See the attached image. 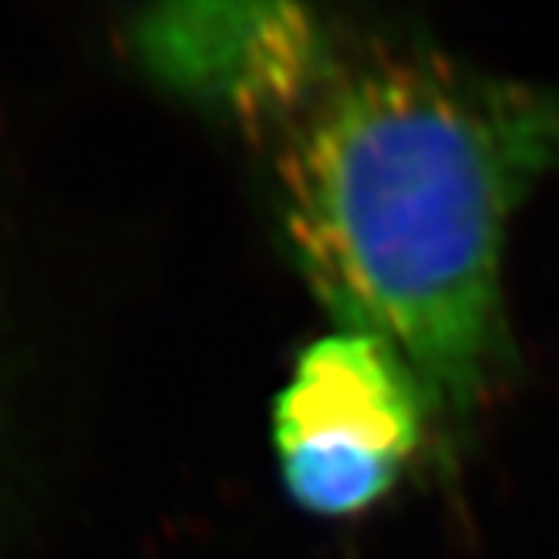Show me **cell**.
<instances>
[{
    "mask_svg": "<svg viewBox=\"0 0 559 559\" xmlns=\"http://www.w3.org/2000/svg\"><path fill=\"white\" fill-rule=\"evenodd\" d=\"M559 166V88L428 45L334 58L280 158L294 253L337 328L384 341L431 415L472 421L515 350L502 253Z\"/></svg>",
    "mask_w": 559,
    "mask_h": 559,
    "instance_id": "1",
    "label": "cell"
},
{
    "mask_svg": "<svg viewBox=\"0 0 559 559\" xmlns=\"http://www.w3.org/2000/svg\"><path fill=\"white\" fill-rule=\"evenodd\" d=\"M135 51L158 82L243 118L304 111L337 58L290 4L155 8L135 24Z\"/></svg>",
    "mask_w": 559,
    "mask_h": 559,
    "instance_id": "3",
    "label": "cell"
},
{
    "mask_svg": "<svg viewBox=\"0 0 559 559\" xmlns=\"http://www.w3.org/2000/svg\"><path fill=\"white\" fill-rule=\"evenodd\" d=\"M431 405L384 341L337 328L300 350L273 405V449L297 509L344 519L378 506L425 442Z\"/></svg>",
    "mask_w": 559,
    "mask_h": 559,
    "instance_id": "2",
    "label": "cell"
}]
</instances>
